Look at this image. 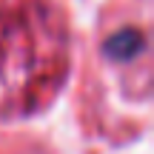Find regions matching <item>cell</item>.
Masks as SVG:
<instances>
[{"label":"cell","mask_w":154,"mask_h":154,"mask_svg":"<svg viewBox=\"0 0 154 154\" xmlns=\"http://www.w3.org/2000/svg\"><path fill=\"white\" fill-rule=\"evenodd\" d=\"M69 72L66 23L46 0L0 3V117H29L57 97Z\"/></svg>","instance_id":"cell-1"},{"label":"cell","mask_w":154,"mask_h":154,"mask_svg":"<svg viewBox=\"0 0 154 154\" xmlns=\"http://www.w3.org/2000/svg\"><path fill=\"white\" fill-rule=\"evenodd\" d=\"M146 49V40L140 32H134V29H123V32H117L114 37L106 43V54L111 57V60H131L134 54H140V51Z\"/></svg>","instance_id":"cell-2"}]
</instances>
